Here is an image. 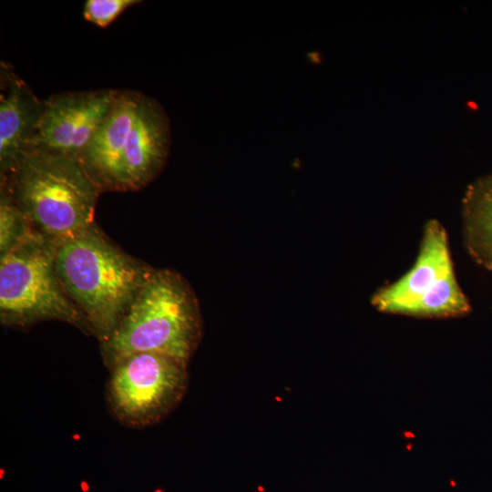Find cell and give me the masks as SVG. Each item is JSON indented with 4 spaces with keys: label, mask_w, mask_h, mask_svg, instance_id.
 <instances>
[{
    "label": "cell",
    "mask_w": 492,
    "mask_h": 492,
    "mask_svg": "<svg viewBox=\"0 0 492 492\" xmlns=\"http://www.w3.org/2000/svg\"><path fill=\"white\" fill-rule=\"evenodd\" d=\"M170 142L161 105L139 92L118 90L80 162L98 190H134L161 170Z\"/></svg>",
    "instance_id": "obj_1"
},
{
    "label": "cell",
    "mask_w": 492,
    "mask_h": 492,
    "mask_svg": "<svg viewBox=\"0 0 492 492\" xmlns=\"http://www.w3.org/2000/svg\"><path fill=\"white\" fill-rule=\"evenodd\" d=\"M56 269L66 292L103 342L151 271L111 244L94 226L57 244Z\"/></svg>",
    "instance_id": "obj_2"
},
{
    "label": "cell",
    "mask_w": 492,
    "mask_h": 492,
    "mask_svg": "<svg viewBox=\"0 0 492 492\" xmlns=\"http://www.w3.org/2000/svg\"><path fill=\"white\" fill-rule=\"evenodd\" d=\"M201 334L199 305L186 281L170 270H151L103 349L111 364L139 353L187 364Z\"/></svg>",
    "instance_id": "obj_3"
},
{
    "label": "cell",
    "mask_w": 492,
    "mask_h": 492,
    "mask_svg": "<svg viewBox=\"0 0 492 492\" xmlns=\"http://www.w3.org/2000/svg\"><path fill=\"white\" fill-rule=\"evenodd\" d=\"M3 176L27 221L46 239L58 244L93 226L98 189L80 161L26 151Z\"/></svg>",
    "instance_id": "obj_4"
},
{
    "label": "cell",
    "mask_w": 492,
    "mask_h": 492,
    "mask_svg": "<svg viewBox=\"0 0 492 492\" xmlns=\"http://www.w3.org/2000/svg\"><path fill=\"white\" fill-rule=\"evenodd\" d=\"M57 244L38 232L1 254L0 313L4 323L59 320L80 325L83 314L56 269Z\"/></svg>",
    "instance_id": "obj_5"
},
{
    "label": "cell",
    "mask_w": 492,
    "mask_h": 492,
    "mask_svg": "<svg viewBox=\"0 0 492 492\" xmlns=\"http://www.w3.org/2000/svg\"><path fill=\"white\" fill-rule=\"evenodd\" d=\"M108 392L114 414L136 426L159 422L181 401L187 364L156 353H139L113 364Z\"/></svg>",
    "instance_id": "obj_6"
},
{
    "label": "cell",
    "mask_w": 492,
    "mask_h": 492,
    "mask_svg": "<svg viewBox=\"0 0 492 492\" xmlns=\"http://www.w3.org/2000/svg\"><path fill=\"white\" fill-rule=\"evenodd\" d=\"M118 92L100 89L53 95L45 100L42 115L26 151H42L80 161L108 115Z\"/></svg>",
    "instance_id": "obj_7"
},
{
    "label": "cell",
    "mask_w": 492,
    "mask_h": 492,
    "mask_svg": "<svg viewBox=\"0 0 492 492\" xmlns=\"http://www.w3.org/2000/svg\"><path fill=\"white\" fill-rule=\"evenodd\" d=\"M452 273L446 231L439 223L429 222L414 266L395 283L377 292L372 302L379 311L405 314L414 302Z\"/></svg>",
    "instance_id": "obj_8"
},
{
    "label": "cell",
    "mask_w": 492,
    "mask_h": 492,
    "mask_svg": "<svg viewBox=\"0 0 492 492\" xmlns=\"http://www.w3.org/2000/svg\"><path fill=\"white\" fill-rule=\"evenodd\" d=\"M0 93V166L5 173L26 150L45 100L36 97L11 68L2 64Z\"/></svg>",
    "instance_id": "obj_9"
},
{
    "label": "cell",
    "mask_w": 492,
    "mask_h": 492,
    "mask_svg": "<svg viewBox=\"0 0 492 492\" xmlns=\"http://www.w3.org/2000/svg\"><path fill=\"white\" fill-rule=\"evenodd\" d=\"M469 245L477 258L492 266V174L476 182L466 199Z\"/></svg>",
    "instance_id": "obj_10"
},
{
    "label": "cell",
    "mask_w": 492,
    "mask_h": 492,
    "mask_svg": "<svg viewBox=\"0 0 492 492\" xmlns=\"http://www.w3.org/2000/svg\"><path fill=\"white\" fill-rule=\"evenodd\" d=\"M469 310V303L452 273L414 302L405 314L456 317L466 314Z\"/></svg>",
    "instance_id": "obj_11"
},
{
    "label": "cell",
    "mask_w": 492,
    "mask_h": 492,
    "mask_svg": "<svg viewBox=\"0 0 492 492\" xmlns=\"http://www.w3.org/2000/svg\"><path fill=\"white\" fill-rule=\"evenodd\" d=\"M27 220L9 190L2 183L0 198V251L6 252L35 232L28 228Z\"/></svg>",
    "instance_id": "obj_12"
},
{
    "label": "cell",
    "mask_w": 492,
    "mask_h": 492,
    "mask_svg": "<svg viewBox=\"0 0 492 492\" xmlns=\"http://www.w3.org/2000/svg\"><path fill=\"white\" fill-rule=\"evenodd\" d=\"M141 3L137 0H87L85 2L83 16L88 22L105 28L126 9Z\"/></svg>",
    "instance_id": "obj_13"
},
{
    "label": "cell",
    "mask_w": 492,
    "mask_h": 492,
    "mask_svg": "<svg viewBox=\"0 0 492 492\" xmlns=\"http://www.w3.org/2000/svg\"><path fill=\"white\" fill-rule=\"evenodd\" d=\"M491 268H492V266H491Z\"/></svg>",
    "instance_id": "obj_14"
}]
</instances>
